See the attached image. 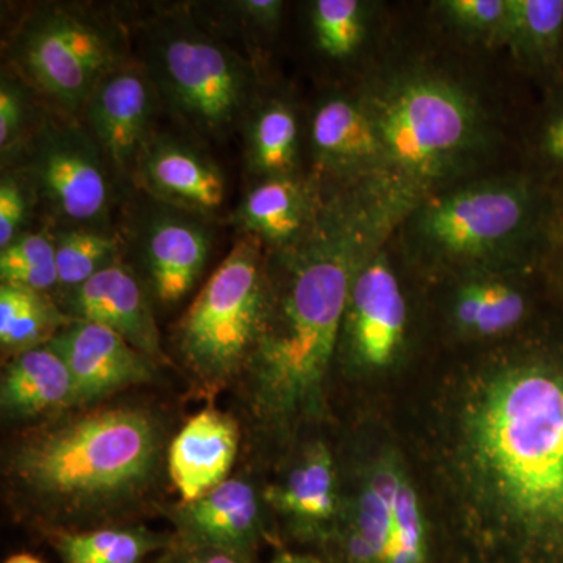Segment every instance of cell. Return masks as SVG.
I'll list each match as a JSON object with an SVG mask.
<instances>
[{"mask_svg":"<svg viewBox=\"0 0 563 563\" xmlns=\"http://www.w3.org/2000/svg\"><path fill=\"white\" fill-rule=\"evenodd\" d=\"M466 350L398 426L446 563H563V340Z\"/></svg>","mask_w":563,"mask_h":563,"instance_id":"1","label":"cell"},{"mask_svg":"<svg viewBox=\"0 0 563 563\" xmlns=\"http://www.w3.org/2000/svg\"><path fill=\"white\" fill-rule=\"evenodd\" d=\"M309 228L263 268L244 398L266 442L291 453L331 417V380L352 280L391 242L421 195L393 173L331 180Z\"/></svg>","mask_w":563,"mask_h":563,"instance_id":"2","label":"cell"},{"mask_svg":"<svg viewBox=\"0 0 563 563\" xmlns=\"http://www.w3.org/2000/svg\"><path fill=\"white\" fill-rule=\"evenodd\" d=\"M162 454V432L150 413L90 410L24 437L11 451L9 476L35 512L80 525L146 496L161 474Z\"/></svg>","mask_w":563,"mask_h":563,"instance_id":"3","label":"cell"},{"mask_svg":"<svg viewBox=\"0 0 563 563\" xmlns=\"http://www.w3.org/2000/svg\"><path fill=\"white\" fill-rule=\"evenodd\" d=\"M393 174L422 198L477 176L496 150L498 125L468 80L428 63H402L361 92Z\"/></svg>","mask_w":563,"mask_h":563,"instance_id":"4","label":"cell"},{"mask_svg":"<svg viewBox=\"0 0 563 563\" xmlns=\"http://www.w3.org/2000/svg\"><path fill=\"white\" fill-rule=\"evenodd\" d=\"M542 196L520 174L476 176L424 196L399 225L407 268L433 285L472 269L531 266Z\"/></svg>","mask_w":563,"mask_h":563,"instance_id":"5","label":"cell"},{"mask_svg":"<svg viewBox=\"0 0 563 563\" xmlns=\"http://www.w3.org/2000/svg\"><path fill=\"white\" fill-rule=\"evenodd\" d=\"M342 465L343 507L331 563H446L428 496L396 421L363 415Z\"/></svg>","mask_w":563,"mask_h":563,"instance_id":"6","label":"cell"},{"mask_svg":"<svg viewBox=\"0 0 563 563\" xmlns=\"http://www.w3.org/2000/svg\"><path fill=\"white\" fill-rule=\"evenodd\" d=\"M393 240L355 274L336 346V372L368 396L384 395L398 384L417 340L412 296L390 247Z\"/></svg>","mask_w":563,"mask_h":563,"instance_id":"7","label":"cell"},{"mask_svg":"<svg viewBox=\"0 0 563 563\" xmlns=\"http://www.w3.org/2000/svg\"><path fill=\"white\" fill-rule=\"evenodd\" d=\"M263 268L261 242L246 233L180 320L177 346L206 387L242 373L261 324Z\"/></svg>","mask_w":563,"mask_h":563,"instance_id":"8","label":"cell"},{"mask_svg":"<svg viewBox=\"0 0 563 563\" xmlns=\"http://www.w3.org/2000/svg\"><path fill=\"white\" fill-rule=\"evenodd\" d=\"M150 76L166 101L203 135H225L251 98L246 63L232 49L181 22L151 33Z\"/></svg>","mask_w":563,"mask_h":563,"instance_id":"9","label":"cell"},{"mask_svg":"<svg viewBox=\"0 0 563 563\" xmlns=\"http://www.w3.org/2000/svg\"><path fill=\"white\" fill-rule=\"evenodd\" d=\"M14 55L25 76L69 111L85 109L96 85L122 63L101 22L62 7L40 11L22 25Z\"/></svg>","mask_w":563,"mask_h":563,"instance_id":"10","label":"cell"},{"mask_svg":"<svg viewBox=\"0 0 563 563\" xmlns=\"http://www.w3.org/2000/svg\"><path fill=\"white\" fill-rule=\"evenodd\" d=\"M531 266H496L455 274L431 285L440 328L455 346L484 347L528 331Z\"/></svg>","mask_w":563,"mask_h":563,"instance_id":"11","label":"cell"},{"mask_svg":"<svg viewBox=\"0 0 563 563\" xmlns=\"http://www.w3.org/2000/svg\"><path fill=\"white\" fill-rule=\"evenodd\" d=\"M290 454L287 472L263 492V499L291 539L312 544L324 559L342 518L340 457L321 437L303 440Z\"/></svg>","mask_w":563,"mask_h":563,"instance_id":"12","label":"cell"},{"mask_svg":"<svg viewBox=\"0 0 563 563\" xmlns=\"http://www.w3.org/2000/svg\"><path fill=\"white\" fill-rule=\"evenodd\" d=\"M103 154L90 136L54 124L41 131L32 169L44 201L63 220L92 224L109 210L111 185Z\"/></svg>","mask_w":563,"mask_h":563,"instance_id":"13","label":"cell"},{"mask_svg":"<svg viewBox=\"0 0 563 563\" xmlns=\"http://www.w3.org/2000/svg\"><path fill=\"white\" fill-rule=\"evenodd\" d=\"M140 66L121 63L96 85L85 103L92 140L118 173L135 172L150 143L154 88Z\"/></svg>","mask_w":563,"mask_h":563,"instance_id":"14","label":"cell"},{"mask_svg":"<svg viewBox=\"0 0 563 563\" xmlns=\"http://www.w3.org/2000/svg\"><path fill=\"white\" fill-rule=\"evenodd\" d=\"M62 355L74 384V406L150 383L154 363L120 333L98 322L70 320L47 342Z\"/></svg>","mask_w":563,"mask_h":563,"instance_id":"15","label":"cell"},{"mask_svg":"<svg viewBox=\"0 0 563 563\" xmlns=\"http://www.w3.org/2000/svg\"><path fill=\"white\" fill-rule=\"evenodd\" d=\"M310 143L320 172L331 180L391 173L372 118L358 95L324 99L312 117Z\"/></svg>","mask_w":563,"mask_h":563,"instance_id":"16","label":"cell"},{"mask_svg":"<svg viewBox=\"0 0 563 563\" xmlns=\"http://www.w3.org/2000/svg\"><path fill=\"white\" fill-rule=\"evenodd\" d=\"M66 307L70 320L98 322L147 358L162 361L157 325L140 282L120 262L111 263L79 287L70 288Z\"/></svg>","mask_w":563,"mask_h":563,"instance_id":"17","label":"cell"},{"mask_svg":"<svg viewBox=\"0 0 563 563\" xmlns=\"http://www.w3.org/2000/svg\"><path fill=\"white\" fill-rule=\"evenodd\" d=\"M135 173L152 195L191 214L213 213L225 201L221 169L179 141L151 139Z\"/></svg>","mask_w":563,"mask_h":563,"instance_id":"18","label":"cell"},{"mask_svg":"<svg viewBox=\"0 0 563 563\" xmlns=\"http://www.w3.org/2000/svg\"><path fill=\"white\" fill-rule=\"evenodd\" d=\"M263 504V495L247 481H224L181 506V539L250 555L265 536Z\"/></svg>","mask_w":563,"mask_h":563,"instance_id":"19","label":"cell"},{"mask_svg":"<svg viewBox=\"0 0 563 563\" xmlns=\"http://www.w3.org/2000/svg\"><path fill=\"white\" fill-rule=\"evenodd\" d=\"M239 437L236 422L214 409L202 410L181 428L168 450V470L184 504L228 481Z\"/></svg>","mask_w":563,"mask_h":563,"instance_id":"20","label":"cell"},{"mask_svg":"<svg viewBox=\"0 0 563 563\" xmlns=\"http://www.w3.org/2000/svg\"><path fill=\"white\" fill-rule=\"evenodd\" d=\"M151 287L162 302L180 301L201 276L209 255V232L201 222L163 213L147 225L141 240Z\"/></svg>","mask_w":563,"mask_h":563,"instance_id":"21","label":"cell"},{"mask_svg":"<svg viewBox=\"0 0 563 563\" xmlns=\"http://www.w3.org/2000/svg\"><path fill=\"white\" fill-rule=\"evenodd\" d=\"M0 407L13 420L74 407L73 377L62 355L47 343L14 355L3 369Z\"/></svg>","mask_w":563,"mask_h":563,"instance_id":"22","label":"cell"},{"mask_svg":"<svg viewBox=\"0 0 563 563\" xmlns=\"http://www.w3.org/2000/svg\"><path fill=\"white\" fill-rule=\"evenodd\" d=\"M318 196L320 190L295 176L263 179L240 206V221L272 250L288 246L309 228Z\"/></svg>","mask_w":563,"mask_h":563,"instance_id":"23","label":"cell"},{"mask_svg":"<svg viewBox=\"0 0 563 563\" xmlns=\"http://www.w3.org/2000/svg\"><path fill=\"white\" fill-rule=\"evenodd\" d=\"M563 35L562 0H509L498 46H507L523 65L553 60Z\"/></svg>","mask_w":563,"mask_h":563,"instance_id":"24","label":"cell"},{"mask_svg":"<svg viewBox=\"0 0 563 563\" xmlns=\"http://www.w3.org/2000/svg\"><path fill=\"white\" fill-rule=\"evenodd\" d=\"M68 322L43 292L16 285H0V344L3 351L16 355L47 343Z\"/></svg>","mask_w":563,"mask_h":563,"instance_id":"25","label":"cell"},{"mask_svg":"<svg viewBox=\"0 0 563 563\" xmlns=\"http://www.w3.org/2000/svg\"><path fill=\"white\" fill-rule=\"evenodd\" d=\"M299 125L290 103L273 99L252 118L250 162L263 179L295 176Z\"/></svg>","mask_w":563,"mask_h":563,"instance_id":"26","label":"cell"},{"mask_svg":"<svg viewBox=\"0 0 563 563\" xmlns=\"http://www.w3.org/2000/svg\"><path fill=\"white\" fill-rule=\"evenodd\" d=\"M63 563H140L162 547L154 533L135 528H102L54 533Z\"/></svg>","mask_w":563,"mask_h":563,"instance_id":"27","label":"cell"},{"mask_svg":"<svg viewBox=\"0 0 563 563\" xmlns=\"http://www.w3.org/2000/svg\"><path fill=\"white\" fill-rule=\"evenodd\" d=\"M372 9L358 0H317L312 5L318 47L333 60L354 57L369 32Z\"/></svg>","mask_w":563,"mask_h":563,"instance_id":"28","label":"cell"},{"mask_svg":"<svg viewBox=\"0 0 563 563\" xmlns=\"http://www.w3.org/2000/svg\"><path fill=\"white\" fill-rule=\"evenodd\" d=\"M55 262L62 287L76 288L114 263L118 242L95 231L63 232L55 240Z\"/></svg>","mask_w":563,"mask_h":563,"instance_id":"29","label":"cell"},{"mask_svg":"<svg viewBox=\"0 0 563 563\" xmlns=\"http://www.w3.org/2000/svg\"><path fill=\"white\" fill-rule=\"evenodd\" d=\"M435 9L463 38L498 46L509 0H442Z\"/></svg>","mask_w":563,"mask_h":563,"instance_id":"30","label":"cell"},{"mask_svg":"<svg viewBox=\"0 0 563 563\" xmlns=\"http://www.w3.org/2000/svg\"><path fill=\"white\" fill-rule=\"evenodd\" d=\"M51 265H57L55 243L46 235H22L0 252V277Z\"/></svg>","mask_w":563,"mask_h":563,"instance_id":"31","label":"cell"},{"mask_svg":"<svg viewBox=\"0 0 563 563\" xmlns=\"http://www.w3.org/2000/svg\"><path fill=\"white\" fill-rule=\"evenodd\" d=\"M25 196L20 184L11 176L2 177L0 184V250H5L9 244L18 239V229L24 221Z\"/></svg>","mask_w":563,"mask_h":563,"instance_id":"32","label":"cell"},{"mask_svg":"<svg viewBox=\"0 0 563 563\" xmlns=\"http://www.w3.org/2000/svg\"><path fill=\"white\" fill-rule=\"evenodd\" d=\"M25 120V103L20 88L10 80L0 85V147L9 150L18 140Z\"/></svg>","mask_w":563,"mask_h":563,"instance_id":"33","label":"cell"},{"mask_svg":"<svg viewBox=\"0 0 563 563\" xmlns=\"http://www.w3.org/2000/svg\"><path fill=\"white\" fill-rule=\"evenodd\" d=\"M168 563H251L250 555L181 540Z\"/></svg>","mask_w":563,"mask_h":563,"instance_id":"34","label":"cell"},{"mask_svg":"<svg viewBox=\"0 0 563 563\" xmlns=\"http://www.w3.org/2000/svg\"><path fill=\"white\" fill-rule=\"evenodd\" d=\"M540 154L544 161L563 166V101L548 114L540 131Z\"/></svg>","mask_w":563,"mask_h":563,"instance_id":"35","label":"cell"},{"mask_svg":"<svg viewBox=\"0 0 563 563\" xmlns=\"http://www.w3.org/2000/svg\"><path fill=\"white\" fill-rule=\"evenodd\" d=\"M236 10L263 27H273L280 21L284 3L279 0H246L233 3Z\"/></svg>","mask_w":563,"mask_h":563,"instance_id":"36","label":"cell"},{"mask_svg":"<svg viewBox=\"0 0 563 563\" xmlns=\"http://www.w3.org/2000/svg\"><path fill=\"white\" fill-rule=\"evenodd\" d=\"M272 563H331L320 555L292 553V551H280L273 559Z\"/></svg>","mask_w":563,"mask_h":563,"instance_id":"37","label":"cell"},{"mask_svg":"<svg viewBox=\"0 0 563 563\" xmlns=\"http://www.w3.org/2000/svg\"><path fill=\"white\" fill-rule=\"evenodd\" d=\"M5 563H41L38 559L33 558L31 554H18L10 558Z\"/></svg>","mask_w":563,"mask_h":563,"instance_id":"38","label":"cell"},{"mask_svg":"<svg viewBox=\"0 0 563 563\" xmlns=\"http://www.w3.org/2000/svg\"><path fill=\"white\" fill-rule=\"evenodd\" d=\"M561 233H562V246H563V210H562V217H561Z\"/></svg>","mask_w":563,"mask_h":563,"instance_id":"39","label":"cell"}]
</instances>
